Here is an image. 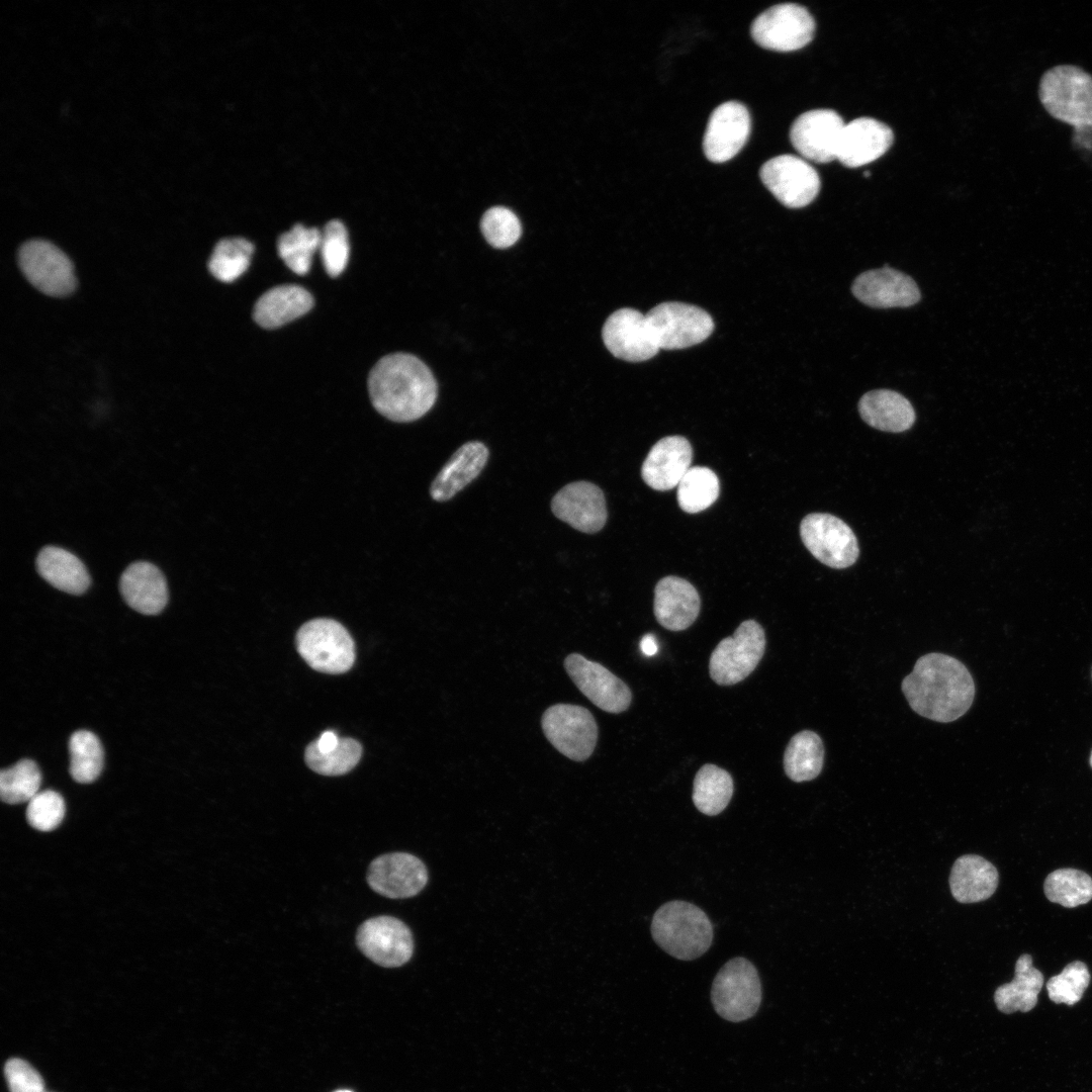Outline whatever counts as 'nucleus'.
Listing matches in <instances>:
<instances>
[{
	"label": "nucleus",
	"mask_w": 1092,
	"mask_h": 1092,
	"mask_svg": "<svg viewBox=\"0 0 1092 1092\" xmlns=\"http://www.w3.org/2000/svg\"><path fill=\"white\" fill-rule=\"evenodd\" d=\"M701 600L688 580L677 576L661 578L654 589L653 611L657 622L670 631H682L698 618Z\"/></svg>",
	"instance_id": "nucleus-24"
},
{
	"label": "nucleus",
	"mask_w": 1092,
	"mask_h": 1092,
	"mask_svg": "<svg viewBox=\"0 0 1092 1092\" xmlns=\"http://www.w3.org/2000/svg\"><path fill=\"white\" fill-rule=\"evenodd\" d=\"M70 774L81 784L98 778L103 766V748L98 737L90 731L75 732L69 742Z\"/></svg>",
	"instance_id": "nucleus-38"
},
{
	"label": "nucleus",
	"mask_w": 1092,
	"mask_h": 1092,
	"mask_svg": "<svg viewBox=\"0 0 1092 1092\" xmlns=\"http://www.w3.org/2000/svg\"><path fill=\"white\" fill-rule=\"evenodd\" d=\"M1090 979L1087 966L1083 962L1074 961L1068 964L1059 975L1048 981L1049 997L1057 1004L1074 1005L1082 998Z\"/></svg>",
	"instance_id": "nucleus-41"
},
{
	"label": "nucleus",
	"mask_w": 1092,
	"mask_h": 1092,
	"mask_svg": "<svg viewBox=\"0 0 1092 1092\" xmlns=\"http://www.w3.org/2000/svg\"><path fill=\"white\" fill-rule=\"evenodd\" d=\"M602 337L605 346L616 358L642 362L660 350L647 315L633 308H621L606 321Z\"/></svg>",
	"instance_id": "nucleus-16"
},
{
	"label": "nucleus",
	"mask_w": 1092,
	"mask_h": 1092,
	"mask_svg": "<svg viewBox=\"0 0 1092 1092\" xmlns=\"http://www.w3.org/2000/svg\"><path fill=\"white\" fill-rule=\"evenodd\" d=\"M1038 98L1055 119L1077 129L1092 126V75L1074 65L1046 70L1038 84Z\"/></svg>",
	"instance_id": "nucleus-4"
},
{
	"label": "nucleus",
	"mask_w": 1092,
	"mask_h": 1092,
	"mask_svg": "<svg viewBox=\"0 0 1092 1092\" xmlns=\"http://www.w3.org/2000/svg\"><path fill=\"white\" fill-rule=\"evenodd\" d=\"M340 738L334 731L324 732L320 738L313 741V744L321 752H328L335 749L339 744Z\"/></svg>",
	"instance_id": "nucleus-46"
},
{
	"label": "nucleus",
	"mask_w": 1092,
	"mask_h": 1092,
	"mask_svg": "<svg viewBox=\"0 0 1092 1092\" xmlns=\"http://www.w3.org/2000/svg\"><path fill=\"white\" fill-rule=\"evenodd\" d=\"M901 688L914 712L939 723L961 718L975 697V682L966 665L937 652L919 657Z\"/></svg>",
	"instance_id": "nucleus-1"
},
{
	"label": "nucleus",
	"mask_w": 1092,
	"mask_h": 1092,
	"mask_svg": "<svg viewBox=\"0 0 1092 1092\" xmlns=\"http://www.w3.org/2000/svg\"><path fill=\"white\" fill-rule=\"evenodd\" d=\"M336 1092H352V1091H350V1090H338Z\"/></svg>",
	"instance_id": "nucleus-48"
},
{
	"label": "nucleus",
	"mask_w": 1092,
	"mask_h": 1092,
	"mask_svg": "<svg viewBox=\"0 0 1092 1092\" xmlns=\"http://www.w3.org/2000/svg\"><path fill=\"white\" fill-rule=\"evenodd\" d=\"M862 303L877 308L907 307L917 303L920 290L907 274L888 265L859 274L851 286Z\"/></svg>",
	"instance_id": "nucleus-21"
},
{
	"label": "nucleus",
	"mask_w": 1092,
	"mask_h": 1092,
	"mask_svg": "<svg viewBox=\"0 0 1092 1092\" xmlns=\"http://www.w3.org/2000/svg\"><path fill=\"white\" fill-rule=\"evenodd\" d=\"M551 510L557 519L587 534L602 530L608 517L603 490L585 480L570 482L558 490Z\"/></svg>",
	"instance_id": "nucleus-20"
},
{
	"label": "nucleus",
	"mask_w": 1092,
	"mask_h": 1092,
	"mask_svg": "<svg viewBox=\"0 0 1092 1092\" xmlns=\"http://www.w3.org/2000/svg\"><path fill=\"white\" fill-rule=\"evenodd\" d=\"M320 251L326 272L331 277L339 276L347 266L350 252L348 233L342 221L333 219L325 225Z\"/></svg>",
	"instance_id": "nucleus-43"
},
{
	"label": "nucleus",
	"mask_w": 1092,
	"mask_h": 1092,
	"mask_svg": "<svg viewBox=\"0 0 1092 1092\" xmlns=\"http://www.w3.org/2000/svg\"><path fill=\"white\" fill-rule=\"evenodd\" d=\"M1042 985L1043 975L1032 966L1031 956H1020L1015 964L1013 980L999 986L994 993L998 1010L1005 1014L1030 1011L1037 1003Z\"/></svg>",
	"instance_id": "nucleus-31"
},
{
	"label": "nucleus",
	"mask_w": 1092,
	"mask_h": 1092,
	"mask_svg": "<svg viewBox=\"0 0 1092 1092\" xmlns=\"http://www.w3.org/2000/svg\"><path fill=\"white\" fill-rule=\"evenodd\" d=\"M893 140L887 124L871 117L853 119L844 125L836 159L849 168L863 166L883 156Z\"/></svg>",
	"instance_id": "nucleus-22"
},
{
	"label": "nucleus",
	"mask_w": 1092,
	"mask_h": 1092,
	"mask_svg": "<svg viewBox=\"0 0 1092 1092\" xmlns=\"http://www.w3.org/2000/svg\"><path fill=\"white\" fill-rule=\"evenodd\" d=\"M313 306L312 295L295 284L275 286L255 303L253 317L265 329L279 328L305 314Z\"/></svg>",
	"instance_id": "nucleus-27"
},
{
	"label": "nucleus",
	"mask_w": 1092,
	"mask_h": 1092,
	"mask_svg": "<svg viewBox=\"0 0 1092 1092\" xmlns=\"http://www.w3.org/2000/svg\"><path fill=\"white\" fill-rule=\"evenodd\" d=\"M765 633L754 620L743 621L734 634L722 639L709 661L711 678L720 686H732L746 678L758 665L765 650Z\"/></svg>",
	"instance_id": "nucleus-7"
},
{
	"label": "nucleus",
	"mask_w": 1092,
	"mask_h": 1092,
	"mask_svg": "<svg viewBox=\"0 0 1092 1092\" xmlns=\"http://www.w3.org/2000/svg\"><path fill=\"white\" fill-rule=\"evenodd\" d=\"M370 888L390 899L418 895L428 883L425 863L407 852H390L377 856L367 871Z\"/></svg>",
	"instance_id": "nucleus-18"
},
{
	"label": "nucleus",
	"mask_w": 1092,
	"mask_h": 1092,
	"mask_svg": "<svg viewBox=\"0 0 1092 1092\" xmlns=\"http://www.w3.org/2000/svg\"><path fill=\"white\" fill-rule=\"evenodd\" d=\"M253 253L254 245L244 238L222 239L209 258V272L221 282H233L249 268Z\"/></svg>",
	"instance_id": "nucleus-37"
},
{
	"label": "nucleus",
	"mask_w": 1092,
	"mask_h": 1092,
	"mask_svg": "<svg viewBox=\"0 0 1092 1092\" xmlns=\"http://www.w3.org/2000/svg\"><path fill=\"white\" fill-rule=\"evenodd\" d=\"M480 229L487 243L496 249L513 246L522 234L518 216L503 206L486 210L482 215Z\"/></svg>",
	"instance_id": "nucleus-42"
},
{
	"label": "nucleus",
	"mask_w": 1092,
	"mask_h": 1092,
	"mask_svg": "<svg viewBox=\"0 0 1092 1092\" xmlns=\"http://www.w3.org/2000/svg\"><path fill=\"white\" fill-rule=\"evenodd\" d=\"M1043 891L1051 902L1074 908L1092 899V879L1077 869H1059L1045 878Z\"/></svg>",
	"instance_id": "nucleus-36"
},
{
	"label": "nucleus",
	"mask_w": 1092,
	"mask_h": 1092,
	"mask_svg": "<svg viewBox=\"0 0 1092 1092\" xmlns=\"http://www.w3.org/2000/svg\"><path fill=\"white\" fill-rule=\"evenodd\" d=\"M296 647L311 668L325 673H344L355 661L351 635L332 619L320 618L304 623L297 631Z\"/></svg>",
	"instance_id": "nucleus-6"
},
{
	"label": "nucleus",
	"mask_w": 1092,
	"mask_h": 1092,
	"mask_svg": "<svg viewBox=\"0 0 1092 1092\" xmlns=\"http://www.w3.org/2000/svg\"><path fill=\"white\" fill-rule=\"evenodd\" d=\"M18 263L26 279L50 296H66L76 287L73 265L58 247L43 240L24 243Z\"/></svg>",
	"instance_id": "nucleus-12"
},
{
	"label": "nucleus",
	"mask_w": 1092,
	"mask_h": 1092,
	"mask_svg": "<svg viewBox=\"0 0 1092 1092\" xmlns=\"http://www.w3.org/2000/svg\"><path fill=\"white\" fill-rule=\"evenodd\" d=\"M858 412L866 424L884 432H905L915 422L911 402L889 389H876L863 394L858 401Z\"/></svg>",
	"instance_id": "nucleus-28"
},
{
	"label": "nucleus",
	"mask_w": 1092,
	"mask_h": 1092,
	"mask_svg": "<svg viewBox=\"0 0 1092 1092\" xmlns=\"http://www.w3.org/2000/svg\"><path fill=\"white\" fill-rule=\"evenodd\" d=\"M750 33L761 48L792 52L807 46L815 33V21L809 11L795 3L769 7L752 22Z\"/></svg>",
	"instance_id": "nucleus-10"
},
{
	"label": "nucleus",
	"mask_w": 1092,
	"mask_h": 1092,
	"mask_svg": "<svg viewBox=\"0 0 1092 1092\" xmlns=\"http://www.w3.org/2000/svg\"><path fill=\"white\" fill-rule=\"evenodd\" d=\"M1090 764L1092 766V752H1091V756H1090Z\"/></svg>",
	"instance_id": "nucleus-49"
},
{
	"label": "nucleus",
	"mask_w": 1092,
	"mask_h": 1092,
	"mask_svg": "<svg viewBox=\"0 0 1092 1092\" xmlns=\"http://www.w3.org/2000/svg\"><path fill=\"white\" fill-rule=\"evenodd\" d=\"M650 930L658 946L681 961L700 958L713 941V926L707 914L680 900L661 905L653 915Z\"/></svg>",
	"instance_id": "nucleus-3"
},
{
	"label": "nucleus",
	"mask_w": 1092,
	"mask_h": 1092,
	"mask_svg": "<svg viewBox=\"0 0 1092 1092\" xmlns=\"http://www.w3.org/2000/svg\"><path fill=\"white\" fill-rule=\"evenodd\" d=\"M564 667L578 690L603 711L618 714L629 708L631 690L601 663L571 653L565 658Z\"/></svg>",
	"instance_id": "nucleus-15"
},
{
	"label": "nucleus",
	"mask_w": 1092,
	"mask_h": 1092,
	"mask_svg": "<svg viewBox=\"0 0 1092 1092\" xmlns=\"http://www.w3.org/2000/svg\"><path fill=\"white\" fill-rule=\"evenodd\" d=\"M800 536L809 552L831 568H847L858 558L859 548L853 531L833 515H807L800 524Z\"/></svg>",
	"instance_id": "nucleus-9"
},
{
	"label": "nucleus",
	"mask_w": 1092,
	"mask_h": 1092,
	"mask_svg": "<svg viewBox=\"0 0 1092 1092\" xmlns=\"http://www.w3.org/2000/svg\"><path fill=\"white\" fill-rule=\"evenodd\" d=\"M368 391L374 408L399 423L425 416L437 398V383L429 367L412 354L394 353L371 369Z\"/></svg>",
	"instance_id": "nucleus-2"
},
{
	"label": "nucleus",
	"mask_w": 1092,
	"mask_h": 1092,
	"mask_svg": "<svg viewBox=\"0 0 1092 1092\" xmlns=\"http://www.w3.org/2000/svg\"><path fill=\"white\" fill-rule=\"evenodd\" d=\"M10 1092H46L38 1072L21 1059H10L4 1067Z\"/></svg>",
	"instance_id": "nucleus-45"
},
{
	"label": "nucleus",
	"mask_w": 1092,
	"mask_h": 1092,
	"mask_svg": "<svg viewBox=\"0 0 1092 1092\" xmlns=\"http://www.w3.org/2000/svg\"><path fill=\"white\" fill-rule=\"evenodd\" d=\"M844 125L841 116L832 109L810 110L795 119L790 140L805 159L828 163L836 159Z\"/></svg>",
	"instance_id": "nucleus-17"
},
{
	"label": "nucleus",
	"mask_w": 1092,
	"mask_h": 1092,
	"mask_svg": "<svg viewBox=\"0 0 1092 1092\" xmlns=\"http://www.w3.org/2000/svg\"><path fill=\"white\" fill-rule=\"evenodd\" d=\"M35 565L38 574L62 592L82 595L90 585V576L85 565L66 549L57 546L43 547L36 556Z\"/></svg>",
	"instance_id": "nucleus-30"
},
{
	"label": "nucleus",
	"mask_w": 1092,
	"mask_h": 1092,
	"mask_svg": "<svg viewBox=\"0 0 1092 1092\" xmlns=\"http://www.w3.org/2000/svg\"><path fill=\"white\" fill-rule=\"evenodd\" d=\"M759 176L764 186L785 206L800 208L810 204L820 190L816 170L805 160L781 155L766 161Z\"/></svg>",
	"instance_id": "nucleus-13"
},
{
	"label": "nucleus",
	"mask_w": 1092,
	"mask_h": 1092,
	"mask_svg": "<svg viewBox=\"0 0 1092 1092\" xmlns=\"http://www.w3.org/2000/svg\"><path fill=\"white\" fill-rule=\"evenodd\" d=\"M751 129L749 111L737 101L720 104L712 112L703 140V150L713 163L735 157L746 144Z\"/></svg>",
	"instance_id": "nucleus-19"
},
{
	"label": "nucleus",
	"mask_w": 1092,
	"mask_h": 1092,
	"mask_svg": "<svg viewBox=\"0 0 1092 1092\" xmlns=\"http://www.w3.org/2000/svg\"><path fill=\"white\" fill-rule=\"evenodd\" d=\"M120 594L125 603L144 615H157L168 602V586L161 570L147 561L131 563L122 572Z\"/></svg>",
	"instance_id": "nucleus-25"
},
{
	"label": "nucleus",
	"mask_w": 1092,
	"mask_h": 1092,
	"mask_svg": "<svg viewBox=\"0 0 1092 1092\" xmlns=\"http://www.w3.org/2000/svg\"><path fill=\"white\" fill-rule=\"evenodd\" d=\"M542 729L548 741L563 755L583 761L594 752L598 741V725L584 707L556 704L543 714Z\"/></svg>",
	"instance_id": "nucleus-8"
},
{
	"label": "nucleus",
	"mask_w": 1092,
	"mask_h": 1092,
	"mask_svg": "<svg viewBox=\"0 0 1092 1092\" xmlns=\"http://www.w3.org/2000/svg\"><path fill=\"white\" fill-rule=\"evenodd\" d=\"M824 745L821 737L811 730H802L789 741L784 753V768L796 783L817 778L824 765Z\"/></svg>",
	"instance_id": "nucleus-32"
},
{
	"label": "nucleus",
	"mask_w": 1092,
	"mask_h": 1092,
	"mask_svg": "<svg viewBox=\"0 0 1092 1092\" xmlns=\"http://www.w3.org/2000/svg\"><path fill=\"white\" fill-rule=\"evenodd\" d=\"M998 881V872L990 861L976 854H966L954 861L949 886L957 901L976 903L990 898Z\"/></svg>",
	"instance_id": "nucleus-29"
},
{
	"label": "nucleus",
	"mask_w": 1092,
	"mask_h": 1092,
	"mask_svg": "<svg viewBox=\"0 0 1092 1092\" xmlns=\"http://www.w3.org/2000/svg\"><path fill=\"white\" fill-rule=\"evenodd\" d=\"M41 775L33 760L21 759L0 772V796L3 802H29L39 790Z\"/></svg>",
	"instance_id": "nucleus-40"
},
{
	"label": "nucleus",
	"mask_w": 1092,
	"mask_h": 1092,
	"mask_svg": "<svg viewBox=\"0 0 1092 1092\" xmlns=\"http://www.w3.org/2000/svg\"><path fill=\"white\" fill-rule=\"evenodd\" d=\"M733 791L734 783L730 774L715 764L706 763L695 776L692 799L701 813L715 816L728 806Z\"/></svg>",
	"instance_id": "nucleus-33"
},
{
	"label": "nucleus",
	"mask_w": 1092,
	"mask_h": 1092,
	"mask_svg": "<svg viewBox=\"0 0 1092 1092\" xmlns=\"http://www.w3.org/2000/svg\"><path fill=\"white\" fill-rule=\"evenodd\" d=\"M488 457V448L482 442L470 441L461 445L433 480L432 498L446 502L455 496L480 474Z\"/></svg>",
	"instance_id": "nucleus-26"
},
{
	"label": "nucleus",
	"mask_w": 1092,
	"mask_h": 1092,
	"mask_svg": "<svg viewBox=\"0 0 1092 1092\" xmlns=\"http://www.w3.org/2000/svg\"><path fill=\"white\" fill-rule=\"evenodd\" d=\"M693 449L681 436H667L655 443L647 454L641 476L656 490H668L679 483L691 467Z\"/></svg>",
	"instance_id": "nucleus-23"
},
{
	"label": "nucleus",
	"mask_w": 1092,
	"mask_h": 1092,
	"mask_svg": "<svg viewBox=\"0 0 1092 1092\" xmlns=\"http://www.w3.org/2000/svg\"><path fill=\"white\" fill-rule=\"evenodd\" d=\"M362 747L352 738H340L338 746L328 752L317 750L313 742L305 749V762L313 771L324 776H340L359 762Z\"/></svg>",
	"instance_id": "nucleus-39"
},
{
	"label": "nucleus",
	"mask_w": 1092,
	"mask_h": 1092,
	"mask_svg": "<svg viewBox=\"0 0 1092 1092\" xmlns=\"http://www.w3.org/2000/svg\"><path fill=\"white\" fill-rule=\"evenodd\" d=\"M711 1000L717 1014L728 1021L752 1017L761 1002V983L754 965L742 957L728 961L714 978Z\"/></svg>",
	"instance_id": "nucleus-5"
},
{
	"label": "nucleus",
	"mask_w": 1092,
	"mask_h": 1092,
	"mask_svg": "<svg viewBox=\"0 0 1092 1092\" xmlns=\"http://www.w3.org/2000/svg\"><path fill=\"white\" fill-rule=\"evenodd\" d=\"M640 648L647 656L655 654L657 651V644L654 636L651 634L645 635L640 642Z\"/></svg>",
	"instance_id": "nucleus-47"
},
{
	"label": "nucleus",
	"mask_w": 1092,
	"mask_h": 1092,
	"mask_svg": "<svg viewBox=\"0 0 1092 1092\" xmlns=\"http://www.w3.org/2000/svg\"><path fill=\"white\" fill-rule=\"evenodd\" d=\"M356 943L366 958L384 968L404 965L414 952L411 929L388 915L365 920L357 930Z\"/></svg>",
	"instance_id": "nucleus-14"
},
{
	"label": "nucleus",
	"mask_w": 1092,
	"mask_h": 1092,
	"mask_svg": "<svg viewBox=\"0 0 1092 1092\" xmlns=\"http://www.w3.org/2000/svg\"><path fill=\"white\" fill-rule=\"evenodd\" d=\"M65 815V803L62 796L51 790L38 792L26 808V819L31 827L39 831H51L59 826Z\"/></svg>",
	"instance_id": "nucleus-44"
},
{
	"label": "nucleus",
	"mask_w": 1092,
	"mask_h": 1092,
	"mask_svg": "<svg viewBox=\"0 0 1092 1092\" xmlns=\"http://www.w3.org/2000/svg\"><path fill=\"white\" fill-rule=\"evenodd\" d=\"M659 349L678 350L704 342L714 323L704 309L682 302H662L646 314Z\"/></svg>",
	"instance_id": "nucleus-11"
},
{
	"label": "nucleus",
	"mask_w": 1092,
	"mask_h": 1092,
	"mask_svg": "<svg viewBox=\"0 0 1092 1092\" xmlns=\"http://www.w3.org/2000/svg\"><path fill=\"white\" fill-rule=\"evenodd\" d=\"M322 233L316 228L295 224L277 241V251L285 265L295 274L308 273L313 253L320 249Z\"/></svg>",
	"instance_id": "nucleus-35"
},
{
	"label": "nucleus",
	"mask_w": 1092,
	"mask_h": 1092,
	"mask_svg": "<svg viewBox=\"0 0 1092 1092\" xmlns=\"http://www.w3.org/2000/svg\"><path fill=\"white\" fill-rule=\"evenodd\" d=\"M676 487L678 506L689 514L708 509L718 498L720 491L716 473L704 466L690 467Z\"/></svg>",
	"instance_id": "nucleus-34"
}]
</instances>
